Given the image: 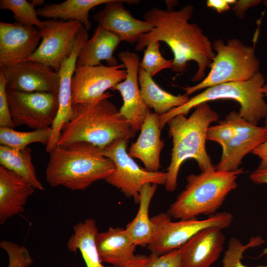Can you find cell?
Returning a JSON list of instances; mask_svg holds the SVG:
<instances>
[{
    "instance_id": "74e56055",
    "label": "cell",
    "mask_w": 267,
    "mask_h": 267,
    "mask_svg": "<svg viewBox=\"0 0 267 267\" xmlns=\"http://www.w3.org/2000/svg\"><path fill=\"white\" fill-rule=\"evenodd\" d=\"M261 2V1L259 0H236L232 9L237 16L242 18L248 8L259 4Z\"/></svg>"
},
{
    "instance_id": "4fadbf2b",
    "label": "cell",
    "mask_w": 267,
    "mask_h": 267,
    "mask_svg": "<svg viewBox=\"0 0 267 267\" xmlns=\"http://www.w3.org/2000/svg\"><path fill=\"white\" fill-rule=\"evenodd\" d=\"M127 70L126 79L112 89L120 92L123 104L119 110L120 114L129 123L135 132L140 130L150 112L141 96L138 82L139 56L127 50L118 54Z\"/></svg>"
},
{
    "instance_id": "6da1fadb",
    "label": "cell",
    "mask_w": 267,
    "mask_h": 267,
    "mask_svg": "<svg viewBox=\"0 0 267 267\" xmlns=\"http://www.w3.org/2000/svg\"><path fill=\"white\" fill-rule=\"evenodd\" d=\"M193 11L192 5L178 10L151 7L143 17L153 28L140 37L135 49L140 51L151 42H164L173 53L172 70L182 73L186 70L188 62L194 61L198 69L192 81L201 82L205 78L206 71L210 67L216 53L202 30L197 24L188 22Z\"/></svg>"
},
{
    "instance_id": "8fae6325",
    "label": "cell",
    "mask_w": 267,
    "mask_h": 267,
    "mask_svg": "<svg viewBox=\"0 0 267 267\" xmlns=\"http://www.w3.org/2000/svg\"><path fill=\"white\" fill-rule=\"evenodd\" d=\"M15 127L26 125L34 130L51 127L58 110V94L27 92L6 89Z\"/></svg>"
},
{
    "instance_id": "9c48e42d",
    "label": "cell",
    "mask_w": 267,
    "mask_h": 267,
    "mask_svg": "<svg viewBox=\"0 0 267 267\" xmlns=\"http://www.w3.org/2000/svg\"><path fill=\"white\" fill-rule=\"evenodd\" d=\"M128 141L118 139L102 149L103 154L113 162L115 167L105 180L139 203L142 187L146 183L165 185L168 175L167 172H151L140 167L128 154Z\"/></svg>"
},
{
    "instance_id": "2e32d148",
    "label": "cell",
    "mask_w": 267,
    "mask_h": 267,
    "mask_svg": "<svg viewBox=\"0 0 267 267\" xmlns=\"http://www.w3.org/2000/svg\"><path fill=\"white\" fill-rule=\"evenodd\" d=\"M138 4L137 0H111L93 17L98 25L117 35L122 41L137 43L144 34L149 32L152 24L134 17L124 6V3Z\"/></svg>"
},
{
    "instance_id": "d590c367",
    "label": "cell",
    "mask_w": 267,
    "mask_h": 267,
    "mask_svg": "<svg viewBox=\"0 0 267 267\" xmlns=\"http://www.w3.org/2000/svg\"><path fill=\"white\" fill-rule=\"evenodd\" d=\"M4 77L0 72V127L14 128L6 92Z\"/></svg>"
},
{
    "instance_id": "5b68a950",
    "label": "cell",
    "mask_w": 267,
    "mask_h": 267,
    "mask_svg": "<svg viewBox=\"0 0 267 267\" xmlns=\"http://www.w3.org/2000/svg\"><path fill=\"white\" fill-rule=\"evenodd\" d=\"M243 173L242 168L228 172L215 166L188 176L184 189L170 205L167 214L171 219L190 220L216 214L227 195L237 187L236 178Z\"/></svg>"
},
{
    "instance_id": "44dd1931",
    "label": "cell",
    "mask_w": 267,
    "mask_h": 267,
    "mask_svg": "<svg viewBox=\"0 0 267 267\" xmlns=\"http://www.w3.org/2000/svg\"><path fill=\"white\" fill-rule=\"evenodd\" d=\"M35 189L22 178L0 165V225L25 211V205Z\"/></svg>"
},
{
    "instance_id": "b9f144b4",
    "label": "cell",
    "mask_w": 267,
    "mask_h": 267,
    "mask_svg": "<svg viewBox=\"0 0 267 267\" xmlns=\"http://www.w3.org/2000/svg\"><path fill=\"white\" fill-rule=\"evenodd\" d=\"M31 2L35 7L39 6H40V7H41L44 5V0H32Z\"/></svg>"
},
{
    "instance_id": "30bf717a",
    "label": "cell",
    "mask_w": 267,
    "mask_h": 267,
    "mask_svg": "<svg viewBox=\"0 0 267 267\" xmlns=\"http://www.w3.org/2000/svg\"><path fill=\"white\" fill-rule=\"evenodd\" d=\"M43 23V28L39 29L42 41L27 60L40 62L58 72L62 64L72 54L84 27L74 20L47 19Z\"/></svg>"
},
{
    "instance_id": "83f0119b",
    "label": "cell",
    "mask_w": 267,
    "mask_h": 267,
    "mask_svg": "<svg viewBox=\"0 0 267 267\" xmlns=\"http://www.w3.org/2000/svg\"><path fill=\"white\" fill-rule=\"evenodd\" d=\"M0 164L26 180L35 189H45L37 176L32 161V151L29 147L18 150L0 145Z\"/></svg>"
},
{
    "instance_id": "5bb4252c",
    "label": "cell",
    "mask_w": 267,
    "mask_h": 267,
    "mask_svg": "<svg viewBox=\"0 0 267 267\" xmlns=\"http://www.w3.org/2000/svg\"><path fill=\"white\" fill-rule=\"evenodd\" d=\"M7 89L27 92L58 94L59 76L57 72L40 62L26 60L0 69Z\"/></svg>"
},
{
    "instance_id": "ffe728a7",
    "label": "cell",
    "mask_w": 267,
    "mask_h": 267,
    "mask_svg": "<svg viewBox=\"0 0 267 267\" xmlns=\"http://www.w3.org/2000/svg\"><path fill=\"white\" fill-rule=\"evenodd\" d=\"M161 131L159 116L149 112L137 139L131 144L128 152L132 158L141 161L149 171L157 172L160 167V153L164 146Z\"/></svg>"
},
{
    "instance_id": "f1b7e54d",
    "label": "cell",
    "mask_w": 267,
    "mask_h": 267,
    "mask_svg": "<svg viewBox=\"0 0 267 267\" xmlns=\"http://www.w3.org/2000/svg\"><path fill=\"white\" fill-rule=\"evenodd\" d=\"M51 127L27 132H18L13 128L0 127V145L22 150L32 143L38 142L46 146L51 134Z\"/></svg>"
},
{
    "instance_id": "484cf974",
    "label": "cell",
    "mask_w": 267,
    "mask_h": 267,
    "mask_svg": "<svg viewBox=\"0 0 267 267\" xmlns=\"http://www.w3.org/2000/svg\"><path fill=\"white\" fill-rule=\"evenodd\" d=\"M73 231L67 243L68 249L74 253L79 250L86 267H114L103 265L99 259L95 242L98 231L94 220L89 218L75 224Z\"/></svg>"
},
{
    "instance_id": "cb8c5ba5",
    "label": "cell",
    "mask_w": 267,
    "mask_h": 267,
    "mask_svg": "<svg viewBox=\"0 0 267 267\" xmlns=\"http://www.w3.org/2000/svg\"><path fill=\"white\" fill-rule=\"evenodd\" d=\"M111 0H67L61 3L47 4L37 9L38 16L49 19L78 21L89 31L91 27L89 12L93 7Z\"/></svg>"
},
{
    "instance_id": "e575fe53",
    "label": "cell",
    "mask_w": 267,
    "mask_h": 267,
    "mask_svg": "<svg viewBox=\"0 0 267 267\" xmlns=\"http://www.w3.org/2000/svg\"><path fill=\"white\" fill-rule=\"evenodd\" d=\"M144 267H180L179 249H176L161 255L151 253L148 256Z\"/></svg>"
},
{
    "instance_id": "7bdbcfd3",
    "label": "cell",
    "mask_w": 267,
    "mask_h": 267,
    "mask_svg": "<svg viewBox=\"0 0 267 267\" xmlns=\"http://www.w3.org/2000/svg\"><path fill=\"white\" fill-rule=\"evenodd\" d=\"M261 91L264 94V96L267 97V83L265 84L261 89Z\"/></svg>"
},
{
    "instance_id": "836d02e7",
    "label": "cell",
    "mask_w": 267,
    "mask_h": 267,
    "mask_svg": "<svg viewBox=\"0 0 267 267\" xmlns=\"http://www.w3.org/2000/svg\"><path fill=\"white\" fill-rule=\"evenodd\" d=\"M0 247L8 254L9 264L7 267H29L33 263L27 249L14 242L2 240Z\"/></svg>"
},
{
    "instance_id": "d6a6232c",
    "label": "cell",
    "mask_w": 267,
    "mask_h": 267,
    "mask_svg": "<svg viewBox=\"0 0 267 267\" xmlns=\"http://www.w3.org/2000/svg\"><path fill=\"white\" fill-rule=\"evenodd\" d=\"M237 112L232 111L225 119L220 121L216 126L210 127L206 139L220 144L222 149L224 148L235 132V117Z\"/></svg>"
},
{
    "instance_id": "60d3db41",
    "label": "cell",
    "mask_w": 267,
    "mask_h": 267,
    "mask_svg": "<svg viewBox=\"0 0 267 267\" xmlns=\"http://www.w3.org/2000/svg\"><path fill=\"white\" fill-rule=\"evenodd\" d=\"M249 178L255 183H267V170L257 169L250 174Z\"/></svg>"
},
{
    "instance_id": "1f68e13d",
    "label": "cell",
    "mask_w": 267,
    "mask_h": 267,
    "mask_svg": "<svg viewBox=\"0 0 267 267\" xmlns=\"http://www.w3.org/2000/svg\"><path fill=\"white\" fill-rule=\"evenodd\" d=\"M173 60L165 59L160 50V42H153L146 47L139 66L153 78L160 71L171 69Z\"/></svg>"
},
{
    "instance_id": "7402d4cb",
    "label": "cell",
    "mask_w": 267,
    "mask_h": 267,
    "mask_svg": "<svg viewBox=\"0 0 267 267\" xmlns=\"http://www.w3.org/2000/svg\"><path fill=\"white\" fill-rule=\"evenodd\" d=\"M95 242L101 262L114 267H121L135 256L136 245L126 229L110 227L106 231L97 233Z\"/></svg>"
},
{
    "instance_id": "f35d334b",
    "label": "cell",
    "mask_w": 267,
    "mask_h": 267,
    "mask_svg": "<svg viewBox=\"0 0 267 267\" xmlns=\"http://www.w3.org/2000/svg\"><path fill=\"white\" fill-rule=\"evenodd\" d=\"M235 0H208L207 6L215 9L218 12L222 13L227 11L230 5L234 4Z\"/></svg>"
},
{
    "instance_id": "e0dca14e",
    "label": "cell",
    "mask_w": 267,
    "mask_h": 267,
    "mask_svg": "<svg viewBox=\"0 0 267 267\" xmlns=\"http://www.w3.org/2000/svg\"><path fill=\"white\" fill-rule=\"evenodd\" d=\"M88 31L84 27L79 34L74 49L62 64L59 71V88L58 92V110L51 127V134L45 150L49 153L56 146L63 125L74 116L72 101V79L77 65V57L81 48L89 39Z\"/></svg>"
},
{
    "instance_id": "d4e9b609",
    "label": "cell",
    "mask_w": 267,
    "mask_h": 267,
    "mask_svg": "<svg viewBox=\"0 0 267 267\" xmlns=\"http://www.w3.org/2000/svg\"><path fill=\"white\" fill-rule=\"evenodd\" d=\"M138 82L141 96L146 105L156 114L163 115L173 108L181 106L189 99L188 96L173 95L160 88L148 74L139 67Z\"/></svg>"
},
{
    "instance_id": "7c38bea8",
    "label": "cell",
    "mask_w": 267,
    "mask_h": 267,
    "mask_svg": "<svg viewBox=\"0 0 267 267\" xmlns=\"http://www.w3.org/2000/svg\"><path fill=\"white\" fill-rule=\"evenodd\" d=\"M126 76L123 63L115 66L76 65L72 79L73 105L95 103L112 97L106 90H112Z\"/></svg>"
},
{
    "instance_id": "4316f807",
    "label": "cell",
    "mask_w": 267,
    "mask_h": 267,
    "mask_svg": "<svg viewBox=\"0 0 267 267\" xmlns=\"http://www.w3.org/2000/svg\"><path fill=\"white\" fill-rule=\"evenodd\" d=\"M157 186L155 184L146 183L142 187L137 213L125 228L136 246H147L152 239L153 225L149 216V208Z\"/></svg>"
},
{
    "instance_id": "ac0fdd59",
    "label": "cell",
    "mask_w": 267,
    "mask_h": 267,
    "mask_svg": "<svg viewBox=\"0 0 267 267\" xmlns=\"http://www.w3.org/2000/svg\"><path fill=\"white\" fill-rule=\"evenodd\" d=\"M267 138V129L251 123L237 112L235 132L225 147L221 158L215 166L217 170L234 172L238 170L243 157Z\"/></svg>"
},
{
    "instance_id": "8d00e7d4",
    "label": "cell",
    "mask_w": 267,
    "mask_h": 267,
    "mask_svg": "<svg viewBox=\"0 0 267 267\" xmlns=\"http://www.w3.org/2000/svg\"><path fill=\"white\" fill-rule=\"evenodd\" d=\"M265 127L267 129V116L265 118ZM251 153L260 159L258 169L267 170V138L252 150Z\"/></svg>"
},
{
    "instance_id": "9a60e30c",
    "label": "cell",
    "mask_w": 267,
    "mask_h": 267,
    "mask_svg": "<svg viewBox=\"0 0 267 267\" xmlns=\"http://www.w3.org/2000/svg\"><path fill=\"white\" fill-rule=\"evenodd\" d=\"M42 37L39 29L17 22H0V69L27 60L35 52Z\"/></svg>"
},
{
    "instance_id": "7a4b0ae2",
    "label": "cell",
    "mask_w": 267,
    "mask_h": 267,
    "mask_svg": "<svg viewBox=\"0 0 267 267\" xmlns=\"http://www.w3.org/2000/svg\"><path fill=\"white\" fill-rule=\"evenodd\" d=\"M49 154L45 175L52 187L83 190L96 181L105 180L115 168L101 149L87 142L56 146Z\"/></svg>"
},
{
    "instance_id": "f546056e",
    "label": "cell",
    "mask_w": 267,
    "mask_h": 267,
    "mask_svg": "<svg viewBox=\"0 0 267 267\" xmlns=\"http://www.w3.org/2000/svg\"><path fill=\"white\" fill-rule=\"evenodd\" d=\"M0 8L11 11L15 22L39 29L44 27L43 21L38 18L37 9L31 2L26 0H0Z\"/></svg>"
},
{
    "instance_id": "52a82bcc",
    "label": "cell",
    "mask_w": 267,
    "mask_h": 267,
    "mask_svg": "<svg viewBox=\"0 0 267 267\" xmlns=\"http://www.w3.org/2000/svg\"><path fill=\"white\" fill-rule=\"evenodd\" d=\"M212 46L216 53L210 72L197 84L183 88L184 94L188 96L199 90L225 83L246 81L259 71L260 61L254 47L244 44L236 38L228 40L226 44L218 39Z\"/></svg>"
},
{
    "instance_id": "ab89813d",
    "label": "cell",
    "mask_w": 267,
    "mask_h": 267,
    "mask_svg": "<svg viewBox=\"0 0 267 267\" xmlns=\"http://www.w3.org/2000/svg\"><path fill=\"white\" fill-rule=\"evenodd\" d=\"M148 256L144 255H135L134 257L121 267H144Z\"/></svg>"
},
{
    "instance_id": "ba28073f",
    "label": "cell",
    "mask_w": 267,
    "mask_h": 267,
    "mask_svg": "<svg viewBox=\"0 0 267 267\" xmlns=\"http://www.w3.org/2000/svg\"><path fill=\"white\" fill-rule=\"evenodd\" d=\"M233 217L227 212L217 213L205 220H180L172 222L167 213L151 218L153 225L152 239L147 246L151 253L162 255L179 248L200 231L211 226L222 229L231 223Z\"/></svg>"
},
{
    "instance_id": "d6986e66",
    "label": "cell",
    "mask_w": 267,
    "mask_h": 267,
    "mask_svg": "<svg viewBox=\"0 0 267 267\" xmlns=\"http://www.w3.org/2000/svg\"><path fill=\"white\" fill-rule=\"evenodd\" d=\"M218 226L206 228L178 248L180 267H211L219 259L225 238Z\"/></svg>"
},
{
    "instance_id": "603a6c76",
    "label": "cell",
    "mask_w": 267,
    "mask_h": 267,
    "mask_svg": "<svg viewBox=\"0 0 267 267\" xmlns=\"http://www.w3.org/2000/svg\"><path fill=\"white\" fill-rule=\"evenodd\" d=\"M122 41L114 33L98 25L91 37L84 44L79 53L77 65L98 66L105 60L108 66L118 65L113 54Z\"/></svg>"
},
{
    "instance_id": "4dcf8cb0",
    "label": "cell",
    "mask_w": 267,
    "mask_h": 267,
    "mask_svg": "<svg viewBox=\"0 0 267 267\" xmlns=\"http://www.w3.org/2000/svg\"><path fill=\"white\" fill-rule=\"evenodd\" d=\"M264 242V240L260 236L252 237L249 242L244 245L238 238L231 237L228 241L227 249L224 253L222 260V267H249L242 262L243 253L248 248L259 246ZM257 267H267V265Z\"/></svg>"
},
{
    "instance_id": "277c9868",
    "label": "cell",
    "mask_w": 267,
    "mask_h": 267,
    "mask_svg": "<svg viewBox=\"0 0 267 267\" xmlns=\"http://www.w3.org/2000/svg\"><path fill=\"white\" fill-rule=\"evenodd\" d=\"M195 108L189 117L182 114H178L167 123L169 135L173 140L171 160L164 185L169 192L176 189L179 170L187 159H194L201 172L215 167L206 151L205 145L210 125L218 120L219 115L207 102L199 104Z\"/></svg>"
},
{
    "instance_id": "8992f818",
    "label": "cell",
    "mask_w": 267,
    "mask_h": 267,
    "mask_svg": "<svg viewBox=\"0 0 267 267\" xmlns=\"http://www.w3.org/2000/svg\"><path fill=\"white\" fill-rule=\"evenodd\" d=\"M265 84V78L258 71L246 81L228 82L207 88L202 92L189 98L184 105L159 116L160 128L163 129L170 119L178 114L186 115L192 108L199 104L222 99L238 102L240 106V115L248 122L257 125L261 120L267 116V103L261 91Z\"/></svg>"
},
{
    "instance_id": "3957f363",
    "label": "cell",
    "mask_w": 267,
    "mask_h": 267,
    "mask_svg": "<svg viewBox=\"0 0 267 267\" xmlns=\"http://www.w3.org/2000/svg\"><path fill=\"white\" fill-rule=\"evenodd\" d=\"M73 108L74 116L62 127L56 146L87 142L102 150L117 139L129 141L135 135V132L108 98L75 104Z\"/></svg>"
}]
</instances>
